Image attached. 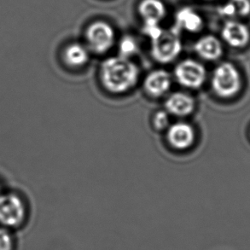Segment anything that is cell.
Returning a JSON list of instances; mask_svg holds the SVG:
<instances>
[{"mask_svg":"<svg viewBox=\"0 0 250 250\" xmlns=\"http://www.w3.org/2000/svg\"><path fill=\"white\" fill-rule=\"evenodd\" d=\"M139 78L138 66L129 58L113 57L106 59L100 68V80L105 89L115 94L125 93L135 86Z\"/></svg>","mask_w":250,"mask_h":250,"instance_id":"1","label":"cell"},{"mask_svg":"<svg viewBox=\"0 0 250 250\" xmlns=\"http://www.w3.org/2000/svg\"><path fill=\"white\" fill-rule=\"evenodd\" d=\"M211 82L214 92L224 98L233 97L242 85L240 73L229 62L221 63L214 69Z\"/></svg>","mask_w":250,"mask_h":250,"instance_id":"2","label":"cell"},{"mask_svg":"<svg viewBox=\"0 0 250 250\" xmlns=\"http://www.w3.org/2000/svg\"><path fill=\"white\" fill-rule=\"evenodd\" d=\"M182 44L178 28L163 30L159 36L152 40L153 58L161 63L173 61L181 52Z\"/></svg>","mask_w":250,"mask_h":250,"instance_id":"3","label":"cell"},{"mask_svg":"<svg viewBox=\"0 0 250 250\" xmlns=\"http://www.w3.org/2000/svg\"><path fill=\"white\" fill-rule=\"evenodd\" d=\"M174 76L176 81L183 86L189 89H197L201 87L206 81V68L199 62L193 59H186L176 66Z\"/></svg>","mask_w":250,"mask_h":250,"instance_id":"4","label":"cell"},{"mask_svg":"<svg viewBox=\"0 0 250 250\" xmlns=\"http://www.w3.org/2000/svg\"><path fill=\"white\" fill-rule=\"evenodd\" d=\"M85 38L92 51L97 53H104L115 43V32L109 24L99 21L87 27Z\"/></svg>","mask_w":250,"mask_h":250,"instance_id":"5","label":"cell"},{"mask_svg":"<svg viewBox=\"0 0 250 250\" xmlns=\"http://www.w3.org/2000/svg\"><path fill=\"white\" fill-rule=\"evenodd\" d=\"M24 217L25 207L19 196L11 193L0 196V223L6 227H18Z\"/></svg>","mask_w":250,"mask_h":250,"instance_id":"6","label":"cell"},{"mask_svg":"<svg viewBox=\"0 0 250 250\" xmlns=\"http://www.w3.org/2000/svg\"><path fill=\"white\" fill-rule=\"evenodd\" d=\"M167 139L173 149L186 150L195 143V129L187 122H175L167 127Z\"/></svg>","mask_w":250,"mask_h":250,"instance_id":"7","label":"cell"},{"mask_svg":"<svg viewBox=\"0 0 250 250\" xmlns=\"http://www.w3.org/2000/svg\"><path fill=\"white\" fill-rule=\"evenodd\" d=\"M195 106L196 103L192 96L181 91L173 92L165 102V110L176 117L188 116L194 111Z\"/></svg>","mask_w":250,"mask_h":250,"instance_id":"8","label":"cell"},{"mask_svg":"<svg viewBox=\"0 0 250 250\" xmlns=\"http://www.w3.org/2000/svg\"><path fill=\"white\" fill-rule=\"evenodd\" d=\"M172 85V77L168 72L156 69L149 73L144 82L146 92L153 98H159L166 94Z\"/></svg>","mask_w":250,"mask_h":250,"instance_id":"9","label":"cell"},{"mask_svg":"<svg viewBox=\"0 0 250 250\" xmlns=\"http://www.w3.org/2000/svg\"><path fill=\"white\" fill-rule=\"evenodd\" d=\"M224 41L232 47H244L250 41L249 28L237 21H229L224 25L221 32Z\"/></svg>","mask_w":250,"mask_h":250,"instance_id":"10","label":"cell"},{"mask_svg":"<svg viewBox=\"0 0 250 250\" xmlns=\"http://www.w3.org/2000/svg\"><path fill=\"white\" fill-rule=\"evenodd\" d=\"M176 28L189 33L199 32L203 26V21L199 14L189 7H184L177 12Z\"/></svg>","mask_w":250,"mask_h":250,"instance_id":"11","label":"cell"},{"mask_svg":"<svg viewBox=\"0 0 250 250\" xmlns=\"http://www.w3.org/2000/svg\"><path fill=\"white\" fill-rule=\"evenodd\" d=\"M195 51L200 58L214 61L220 58L222 55L223 49L220 41L212 35H207L196 41Z\"/></svg>","mask_w":250,"mask_h":250,"instance_id":"12","label":"cell"},{"mask_svg":"<svg viewBox=\"0 0 250 250\" xmlns=\"http://www.w3.org/2000/svg\"><path fill=\"white\" fill-rule=\"evenodd\" d=\"M139 12L145 22H156L166 17L167 9L161 0H142L139 5Z\"/></svg>","mask_w":250,"mask_h":250,"instance_id":"13","label":"cell"},{"mask_svg":"<svg viewBox=\"0 0 250 250\" xmlns=\"http://www.w3.org/2000/svg\"><path fill=\"white\" fill-rule=\"evenodd\" d=\"M63 59L67 65L70 67H82L89 61V52L87 49L82 44L73 43L65 49Z\"/></svg>","mask_w":250,"mask_h":250,"instance_id":"14","label":"cell"},{"mask_svg":"<svg viewBox=\"0 0 250 250\" xmlns=\"http://www.w3.org/2000/svg\"><path fill=\"white\" fill-rule=\"evenodd\" d=\"M220 14L223 17H246L250 13V0H230L220 8Z\"/></svg>","mask_w":250,"mask_h":250,"instance_id":"15","label":"cell"},{"mask_svg":"<svg viewBox=\"0 0 250 250\" xmlns=\"http://www.w3.org/2000/svg\"><path fill=\"white\" fill-rule=\"evenodd\" d=\"M166 110H159L153 115L152 123L154 128L157 131L166 130L170 125V117Z\"/></svg>","mask_w":250,"mask_h":250,"instance_id":"16","label":"cell"},{"mask_svg":"<svg viewBox=\"0 0 250 250\" xmlns=\"http://www.w3.org/2000/svg\"><path fill=\"white\" fill-rule=\"evenodd\" d=\"M138 51V44L132 37H125L120 44V52L121 56L129 58L132 55Z\"/></svg>","mask_w":250,"mask_h":250,"instance_id":"17","label":"cell"},{"mask_svg":"<svg viewBox=\"0 0 250 250\" xmlns=\"http://www.w3.org/2000/svg\"><path fill=\"white\" fill-rule=\"evenodd\" d=\"M13 247V240L9 230L0 227V250H11Z\"/></svg>","mask_w":250,"mask_h":250,"instance_id":"18","label":"cell"},{"mask_svg":"<svg viewBox=\"0 0 250 250\" xmlns=\"http://www.w3.org/2000/svg\"><path fill=\"white\" fill-rule=\"evenodd\" d=\"M1 195H2V194H1V191H0V196H1Z\"/></svg>","mask_w":250,"mask_h":250,"instance_id":"19","label":"cell"}]
</instances>
